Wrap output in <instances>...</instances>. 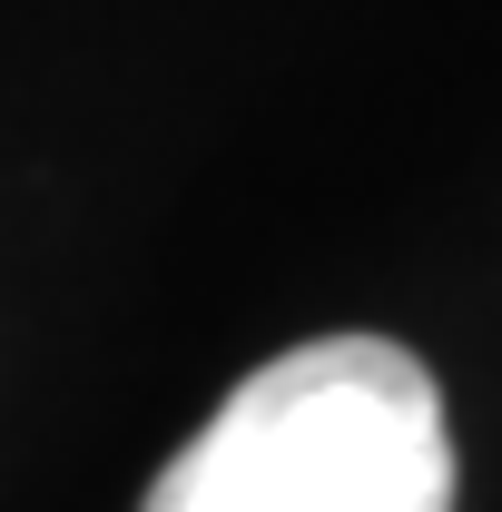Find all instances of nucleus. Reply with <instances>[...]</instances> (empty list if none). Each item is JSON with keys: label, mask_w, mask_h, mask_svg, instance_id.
<instances>
[{"label": "nucleus", "mask_w": 502, "mask_h": 512, "mask_svg": "<svg viewBox=\"0 0 502 512\" xmlns=\"http://www.w3.org/2000/svg\"><path fill=\"white\" fill-rule=\"evenodd\" d=\"M148 512H453L443 384L394 335H315L178 444Z\"/></svg>", "instance_id": "obj_1"}]
</instances>
